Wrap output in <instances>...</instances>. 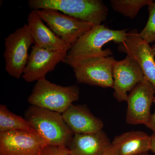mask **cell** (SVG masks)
Instances as JSON below:
<instances>
[{
  "mask_svg": "<svg viewBox=\"0 0 155 155\" xmlns=\"http://www.w3.org/2000/svg\"><path fill=\"white\" fill-rule=\"evenodd\" d=\"M127 31L110 29L102 24L94 25L71 45L65 59L75 61L112 56L113 52L110 49H103V47L111 41L119 44L124 41L128 33Z\"/></svg>",
  "mask_w": 155,
  "mask_h": 155,
  "instance_id": "obj_1",
  "label": "cell"
},
{
  "mask_svg": "<svg viewBox=\"0 0 155 155\" xmlns=\"http://www.w3.org/2000/svg\"><path fill=\"white\" fill-rule=\"evenodd\" d=\"M153 153H155V133L151 136L150 150Z\"/></svg>",
  "mask_w": 155,
  "mask_h": 155,
  "instance_id": "obj_23",
  "label": "cell"
},
{
  "mask_svg": "<svg viewBox=\"0 0 155 155\" xmlns=\"http://www.w3.org/2000/svg\"><path fill=\"white\" fill-rule=\"evenodd\" d=\"M14 130L28 131L41 136L28 120L14 114L9 110L6 106L1 104L0 105V133Z\"/></svg>",
  "mask_w": 155,
  "mask_h": 155,
  "instance_id": "obj_17",
  "label": "cell"
},
{
  "mask_svg": "<svg viewBox=\"0 0 155 155\" xmlns=\"http://www.w3.org/2000/svg\"><path fill=\"white\" fill-rule=\"evenodd\" d=\"M25 117L50 145L67 147L74 135L62 114L58 112L31 106Z\"/></svg>",
  "mask_w": 155,
  "mask_h": 155,
  "instance_id": "obj_3",
  "label": "cell"
},
{
  "mask_svg": "<svg viewBox=\"0 0 155 155\" xmlns=\"http://www.w3.org/2000/svg\"><path fill=\"white\" fill-rule=\"evenodd\" d=\"M151 47V51L155 57V43Z\"/></svg>",
  "mask_w": 155,
  "mask_h": 155,
  "instance_id": "obj_24",
  "label": "cell"
},
{
  "mask_svg": "<svg viewBox=\"0 0 155 155\" xmlns=\"http://www.w3.org/2000/svg\"><path fill=\"white\" fill-rule=\"evenodd\" d=\"M148 7V20L139 35L143 40L150 44L155 42V2H153Z\"/></svg>",
  "mask_w": 155,
  "mask_h": 155,
  "instance_id": "obj_19",
  "label": "cell"
},
{
  "mask_svg": "<svg viewBox=\"0 0 155 155\" xmlns=\"http://www.w3.org/2000/svg\"><path fill=\"white\" fill-rule=\"evenodd\" d=\"M34 41L28 24L16 29L5 38L4 53L6 72L19 79L28 62V51Z\"/></svg>",
  "mask_w": 155,
  "mask_h": 155,
  "instance_id": "obj_6",
  "label": "cell"
},
{
  "mask_svg": "<svg viewBox=\"0 0 155 155\" xmlns=\"http://www.w3.org/2000/svg\"><path fill=\"white\" fill-rule=\"evenodd\" d=\"M67 125L75 134H90L102 130L104 123L87 107L72 104L62 114Z\"/></svg>",
  "mask_w": 155,
  "mask_h": 155,
  "instance_id": "obj_15",
  "label": "cell"
},
{
  "mask_svg": "<svg viewBox=\"0 0 155 155\" xmlns=\"http://www.w3.org/2000/svg\"><path fill=\"white\" fill-rule=\"evenodd\" d=\"M142 155V154H141V155Z\"/></svg>",
  "mask_w": 155,
  "mask_h": 155,
  "instance_id": "obj_25",
  "label": "cell"
},
{
  "mask_svg": "<svg viewBox=\"0 0 155 155\" xmlns=\"http://www.w3.org/2000/svg\"><path fill=\"white\" fill-rule=\"evenodd\" d=\"M153 103L154 104L155 110L153 114H151L148 122L147 123L146 126L155 133V97L154 99Z\"/></svg>",
  "mask_w": 155,
  "mask_h": 155,
  "instance_id": "obj_21",
  "label": "cell"
},
{
  "mask_svg": "<svg viewBox=\"0 0 155 155\" xmlns=\"http://www.w3.org/2000/svg\"><path fill=\"white\" fill-rule=\"evenodd\" d=\"M114 97L119 102L126 101L128 94L145 78L138 63L127 55L120 61H116L113 69Z\"/></svg>",
  "mask_w": 155,
  "mask_h": 155,
  "instance_id": "obj_11",
  "label": "cell"
},
{
  "mask_svg": "<svg viewBox=\"0 0 155 155\" xmlns=\"http://www.w3.org/2000/svg\"><path fill=\"white\" fill-rule=\"evenodd\" d=\"M112 143L119 147V155H140L150 150L151 136L143 131H128L116 137Z\"/></svg>",
  "mask_w": 155,
  "mask_h": 155,
  "instance_id": "obj_16",
  "label": "cell"
},
{
  "mask_svg": "<svg viewBox=\"0 0 155 155\" xmlns=\"http://www.w3.org/2000/svg\"><path fill=\"white\" fill-rule=\"evenodd\" d=\"M102 155H119V147L117 145L112 143L110 147Z\"/></svg>",
  "mask_w": 155,
  "mask_h": 155,
  "instance_id": "obj_22",
  "label": "cell"
},
{
  "mask_svg": "<svg viewBox=\"0 0 155 155\" xmlns=\"http://www.w3.org/2000/svg\"><path fill=\"white\" fill-rule=\"evenodd\" d=\"M48 145L44 138L28 131L0 133V155H41Z\"/></svg>",
  "mask_w": 155,
  "mask_h": 155,
  "instance_id": "obj_8",
  "label": "cell"
},
{
  "mask_svg": "<svg viewBox=\"0 0 155 155\" xmlns=\"http://www.w3.org/2000/svg\"><path fill=\"white\" fill-rule=\"evenodd\" d=\"M31 10L51 9L81 21L101 25L107 19L108 9L101 0H29Z\"/></svg>",
  "mask_w": 155,
  "mask_h": 155,
  "instance_id": "obj_2",
  "label": "cell"
},
{
  "mask_svg": "<svg viewBox=\"0 0 155 155\" xmlns=\"http://www.w3.org/2000/svg\"><path fill=\"white\" fill-rule=\"evenodd\" d=\"M79 94L76 85L62 86L45 78L37 81L27 101L31 106L63 114L79 99Z\"/></svg>",
  "mask_w": 155,
  "mask_h": 155,
  "instance_id": "obj_4",
  "label": "cell"
},
{
  "mask_svg": "<svg viewBox=\"0 0 155 155\" xmlns=\"http://www.w3.org/2000/svg\"><path fill=\"white\" fill-rule=\"evenodd\" d=\"M35 11L56 35L71 45L94 25L56 10L43 9Z\"/></svg>",
  "mask_w": 155,
  "mask_h": 155,
  "instance_id": "obj_7",
  "label": "cell"
},
{
  "mask_svg": "<svg viewBox=\"0 0 155 155\" xmlns=\"http://www.w3.org/2000/svg\"><path fill=\"white\" fill-rule=\"evenodd\" d=\"M116 60L114 57H96L81 60H66L72 67L77 82L103 88L114 87L113 69Z\"/></svg>",
  "mask_w": 155,
  "mask_h": 155,
  "instance_id": "obj_5",
  "label": "cell"
},
{
  "mask_svg": "<svg viewBox=\"0 0 155 155\" xmlns=\"http://www.w3.org/2000/svg\"><path fill=\"white\" fill-rule=\"evenodd\" d=\"M67 53L48 50L34 45L22 78L27 82L45 79L46 75L53 71L59 63L64 62Z\"/></svg>",
  "mask_w": 155,
  "mask_h": 155,
  "instance_id": "obj_10",
  "label": "cell"
},
{
  "mask_svg": "<svg viewBox=\"0 0 155 155\" xmlns=\"http://www.w3.org/2000/svg\"><path fill=\"white\" fill-rule=\"evenodd\" d=\"M27 21L34 45L48 50L68 52L71 45L65 42L45 25L36 11L31 10Z\"/></svg>",
  "mask_w": 155,
  "mask_h": 155,
  "instance_id": "obj_13",
  "label": "cell"
},
{
  "mask_svg": "<svg viewBox=\"0 0 155 155\" xmlns=\"http://www.w3.org/2000/svg\"><path fill=\"white\" fill-rule=\"evenodd\" d=\"M155 89L145 77L128 94L126 122L130 125L144 124L149 120L155 98Z\"/></svg>",
  "mask_w": 155,
  "mask_h": 155,
  "instance_id": "obj_9",
  "label": "cell"
},
{
  "mask_svg": "<svg viewBox=\"0 0 155 155\" xmlns=\"http://www.w3.org/2000/svg\"><path fill=\"white\" fill-rule=\"evenodd\" d=\"M112 146L103 130L95 133L75 134L67 147L69 155H102Z\"/></svg>",
  "mask_w": 155,
  "mask_h": 155,
  "instance_id": "obj_14",
  "label": "cell"
},
{
  "mask_svg": "<svg viewBox=\"0 0 155 155\" xmlns=\"http://www.w3.org/2000/svg\"><path fill=\"white\" fill-rule=\"evenodd\" d=\"M118 50L135 60L141 68L144 77L155 89V56L153 54L149 44L141 38L136 29L128 32L125 40L119 44Z\"/></svg>",
  "mask_w": 155,
  "mask_h": 155,
  "instance_id": "obj_12",
  "label": "cell"
},
{
  "mask_svg": "<svg viewBox=\"0 0 155 155\" xmlns=\"http://www.w3.org/2000/svg\"><path fill=\"white\" fill-rule=\"evenodd\" d=\"M70 151L66 147L48 145L43 150L41 155H69Z\"/></svg>",
  "mask_w": 155,
  "mask_h": 155,
  "instance_id": "obj_20",
  "label": "cell"
},
{
  "mask_svg": "<svg viewBox=\"0 0 155 155\" xmlns=\"http://www.w3.org/2000/svg\"><path fill=\"white\" fill-rule=\"evenodd\" d=\"M153 0H111L114 10L125 17L134 19L142 8L149 5Z\"/></svg>",
  "mask_w": 155,
  "mask_h": 155,
  "instance_id": "obj_18",
  "label": "cell"
}]
</instances>
